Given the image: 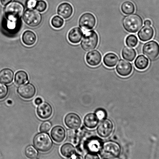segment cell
<instances>
[{
  "label": "cell",
  "mask_w": 159,
  "mask_h": 159,
  "mask_svg": "<svg viewBox=\"0 0 159 159\" xmlns=\"http://www.w3.org/2000/svg\"><path fill=\"white\" fill-rule=\"evenodd\" d=\"M25 154L26 157L30 159L36 158L38 155V152L34 147L32 145H29L25 150Z\"/></svg>",
  "instance_id": "f1b7e54d"
},
{
  "label": "cell",
  "mask_w": 159,
  "mask_h": 159,
  "mask_svg": "<svg viewBox=\"0 0 159 159\" xmlns=\"http://www.w3.org/2000/svg\"><path fill=\"white\" fill-rule=\"evenodd\" d=\"M64 20L58 16H55L51 20V24L55 29H60L62 27L64 24Z\"/></svg>",
  "instance_id": "f546056e"
},
{
  "label": "cell",
  "mask_w": 159,
  "mask_h": 159,
  "mask_svg": "<svg viewBox=\"0 0 159 159\" xmlns=\"http://www.w3.org/2000/svg\"><path fill=\"white\" fill-rule=\"evenodd\" d=\"M125 43L129 47L134 48L136 46L138 43V39L135 35H129L126 39Z\"/></svg>",
  "instance_id": "4dcf8cb0"
},
{
  "label": "cell",
  "mask_w": 159,
  "mask_h": 159,
  "mask_svg": "<svg viewBox=\"0 0 159 159\" xmlns=\"http://www.w3.org/2000/svg\"><path fill=\"white\" fill-rule=\"evenodd\" d=\"M8 93V89L7 86L4 83L0 82V100L5 98Z\"/></svg>",
  "instance_id": "1f68e13d"
},
{
  "label": "cell",
  "mask_w": 159,
  "mask_h": 159,
  "mask_svg": "<svg viewBox=\"0 0 159 159\" xmlns=\"http://www.w3.org/2000/svg\"><path fill=\"white\" fill-rule=\"evenodd\" d=\"M143 54L151 60H154L159 56V44L155 41H151L145 43L143 49Z\"/></svg>",
  "instance_id": "52a82bcc"
},
{
  "label": "cell",
  "mask_w": 159,
  "mask_h": 159,
  "mask_svg": "<svg viewBox=\"0 0 159 159\" xmlns=\"http://www.w3.org/2000/svg\"><path fill=\"white\" fill-rule=\"evenodd\" d=\"M121 152V147L118 143L109 140L103 143L100 154L104 158L112 159L116 158Z\"/></svg>",
  "instance_id": "277c9868"
},
{
  "label": "cell",
  "mask_w": 159,
  "mask_h": 159,
  "mask_svg": "<svg viewBox=\"0 0 159 159\" xmlns=\"http://www.w3.org/2000/svg\"><path fill=\"white\" fill-rule=\"evenodd\" d=\"M151 21L149 20H146L144 21V25L146 26H151Z\"/></svg>",
  "instance_id": "60d3db41"
},
{
  "label": "cell",
  "mask_w": 159,
  "mask_h": 159,
  "mask_svg": "<svg viewBox=\"0 0 159 159\" xmlns=\"http://www.w3.org/2000/svg\"><path fill=\"white\" fill-rule=\"evenodd\" d=\"M133 66L130 62L123 60H120L116 67L117 73L120 76L127 77L132 73Z\"/></svg>",
  "instance_id": "4fadbf2b"
},
{
  "label": "cell",
  "mask_w": 159,
  "mask_h": 159,
  "mask_svg": "<svg viewBox=\"0 0 159 159\" xmlns=\"http://www.w3.org/2000/svg\"><path fill=\"white\" fill-rule=\"evenodd\" d=\"M61 153L64 157L70 158L75 155L76 152L75 146L70 143H64L61 148Z\"/></svg>",
  "instance_id": "603a6c76"
},
{
  "label": "cell",
  "mask_w": 159,
  "mask_h": 159,
  "mask_svg": "<svg viewBox=\"0 0 159 159\" xmlns=\"http://www.w3.org/2000/svg\"><path fill=\"white\" fill-rule=\"evenodd\" d=\"M85 159H100L97 153L89 152L85 157Z\"/></svg>",
  "instance_id": "8d00e7d4"
},
{
  "label": "cell",
  "mask_w": 159,
  "mask_h": 159,
  "mask_svg": "<svg viewBox=\"0 0 159 159\" xmlns=\"http://www.w3.org/2000/svg\"><path fill=\"white\" fill-rule=\"evenodd\" d=\"M96 22L95 16L89 13L83 14L80 17L79 20L80 27L85 30H90L94 28Z\"/></svg>",
  "instance_id": "ba28073f"
},
{
  "label": "cell",
  "mask_w": 159,
  "mask_h": 159,
  "mask_svg": "<svg viewBox=\"0 0 159 159\" xmlns=\"http://www.w3.org/2000/svg\"><path fill=\"white\" fill-rule=\"evenodd\" d=\"M114 125L111 120L106 118L101 122L97 128V132L100 137L107 138L113 130Z\"/></svg>",
  "instance_id": "30bf717a"
},
{
  "label": "cell",
  "mask_w": 159,
  "mask_h": 159,
  "mask_svg": "<svg viewBox=\"0 0 159 159\" xmlns=\"http://www.w3.org/2000/svg\"><path fill=\"white\" fill-rule=\"evenodd\" d=\"M102 60L101 54L99 51L94 50L88 52L86 56V63L92 67H96L101 63Z\"/></svg>",
  "instance_id": "9a60e30c"
},
{
  "label": "cell",
  "mask_w": 159,
  "mask_h": 159,
  "mask_svg": "<svg viewBox=\"0 0 159 159\" xmlns=\"http://www.w3.org/2000/svg\"><path fill=\"white\" fill-rule=\"evenodd\" d=\"M52 127V124L50 121H45L40 126L39 130L41 132L46 133L50 130Z\"/></svg>",
  "instance_id": "836d02e7"
},
{
  "label": "cell",
  "mask_w": 159,
  "mask_h": 159,
  "mask_svg": "<svg viewBox=\"0 0 159 159\" xmlns=\"http://www.w3.org/2000/svg\"><path fill=\"white\" fill-rule=\"evenodd\" d=\"M47 8V4L43 0H40L38 1L35 8L40 12H44Z\"/></svg>",
  "instance_id": "d6a6232c"
},
{
  "label": "cell",
  "mask_w": 159,
  "mask_h": 159,
  "mask_svg": "<svg viewBox=\"0 0 159 159\" xmlns=\"http://www.w3.org/2000/svg\"><path fill=\"white\" fill-rule=\"evenodd\" d=\"M83 35V31L79 27H75L69 31L68 38L71 43L77 44L81 41Z\"/></svg>",
  "instance_id": "d6986e66"
},
{
  "label": "cell",
  "mask_w": 159,
  "mask_h": 159,
  "mask_svg": "<svg viewBox=\"0 0 159 159\" xmlns=\"http://www.w3.org/2000/svg\"><path fill=\"white\" fill-rule=\"evenodd\" d=\"M121 10L123 13L129 15L133 13L135 11V7L132 2L129 1H125L121 6Z\"/></svg>",
  "instance_id": "83f0119b"
},
{
  "label": "cell",
  "mask_w": 159,
  "mask_h": 159,
  "mask_svg": "<svg viewBox=\"0 0 159 159\" xmlns=\"http://www.w3.org/2000/svg\"><path fill=\"white\" fill-rule=\"evenodd\" d=\"M154 34V30L152 27L145 25L138 32V36L140 41L146 42L152 39Z\"/></svg>",
  "instance_id": "e0dca14e"
},
{
  "label": "cell",
  "mask_w": 159,
  "mask_h": 159,
  "mask_svg": "<svg viewBox=\"0 0 159 159\" xmlns=\"http://www.w3.org/2000/svg\"><path fill=\"white\" fill-rule=\"evenodd\" d=\"M28 78V75L25 71L20 70L15 74V82L18 85H21L27 82Z\"/></svg>",
  "instance_id": "4316f807"
},
{
  "label": "cell",
  "mask_w": 159,
  "mask_h": 159,
  "mask_svg": "<svg viewBox=\"0 0 159 159\" xmlns=\"http://www.w3.org/2000/svg\"><path fill=\"white\" fill-rule=\"evenodd\" d=\"M53 110L51 105L46 102H43L39 105L37 109V114L42 119L46 120L52 116Z\"/></svg>",
  "instance_id": "5bb4252c"
},
{
  "label": "cell",
  "mask_w": 159,
  "mask_h": 159,
  "mask_svg": "<svg viewBox=\"0 0 159 159\" xmlns=\"http://www.w3.org/2000/svg\"><path fill=\"white\" fill-rule=\"evenodd\" d=\"M38 0H27L26 2V6L29 9L35 8Z\"/></svg>",
  "instance_id": "d590c367"
},
{
  "label": "cell",
  "mask_w": 159,
  "mask_h": 159,
  "mask_svg": "<svg viewBox=\"0 0 159 159\" xmlns=\"http://www.w3.org/2000/svg\"><path fill=\"white\" fill-rule=\"evenodd\" d=\"M50 134L52 139L57 143H62L66 138L65 129L61 126H54L51 130Z\"/></svg>",
  "instance_id": "2e32d148"
},
{
  "label": "cell",
  "mask_w": 159,
  "mask_h": 159,
  "mask_svg": "<svg viewBox=\"0 0 159 159\" xmlns=\"http://www.w3.org/2000/svg\"><path fill=\"white\" fill-rule=\"evenodd\" d=\"M43 102V100L40 97H38L35 98L34 101L35 104L36 105H39Z\"/></svg>",
  "instance_id": "f35d334b"
},
{
  "label": "cell",
  "mask_w": 159,
  "mask_h": 159,
  "mask_svg": "<svg viewBox=\"0 0 159 159\" xmlns=\"http://www.w3.org/2000/svg\"><path fill=\"white\" fill-rule=\"evenodd\" d=\"M73 13V9L70 4L67 2L61 3L58 6L57 13L64 19H68L72 16Z\"/></svg>",
  "instance_id": "ac0fdd59"
},
{
  "label": "cell",
  "mask_w": 159,
  "mask_h": 159,
  "mask_svg": "<svg viewBox=\"0 0 159 159\" xmlns=\"http://www.w3.org/2000/svg\"><path fill=\"white\" fill-rule=\"evenodd\" d=\"M34 159H38L34 158Z\"/></svg>",
  "instance_id": "7bdbcfd3"
},
{
  "label": "cell",
  "mask_w": 159,
  "mask_h": 159,
  "mask_svg": "<svg viewBox=\"0 0 159 159\" xmlns=\"http://www.w3.org/2000/svg\"><path fill=\"white\" fill-rule=\"evenodd\" d=\"M37 40L36 35L30 30H27L23 33L22 41L26 45L31 46L35 44Z\"/></svg>",
  "instance_id": "cb8c5ba5"
},
{
  "label": "cell",
  "mask_w": 159,
  "mask_h": 159,
  "mask_svg": "<svg viewBox=\"0 0 159 159\" xmlns=\"http://www.w3.org/2000/svg\"><path fill=\"white\" fill-rule=\"evenodd\" d=\"M23 20L27 25L30 27H36L39 25L42 20V16L38 12L29 9L24 12L23 16Z\"/></svg>",
  "instance_id": "8992f818"
},
{
  "label": "cell",
  "mask_w": 159,
  "mask_h": 159,
  "mask_svg": "<svg viewBox=\"0 0 159 159\" xmlns=\"http://www.w3.org/2000/svg\"><path fill=\"white\" fill-rule=\"evenodd\" d=\"M118 60V57L116 54L113 52H109L103 57V62L106 67L112 68L116 66Z\"/></svg>",
  "instance_id": "7402d4cb"
},
{
  "label": "cell",
  "mask_w": 159,
  "mask_h": 159,
  "mask_svg": "<svg viewBox=\"0 0 159 159\" xmlns=\"http://www.w3.org/2000/svg\"><path fill=\"white\" fill-rule=\"evenodd\" d=\"M66 126L69 129H77L81 125V120L79 116L75 113H70L66 116L64 119Z\"/></svg>",
  "instance_id": "7c38bea8"
},
{
  "label": "cell",
  "mask_w": 159,
  "mask_h": 159,
  "mask_svg": "<svg viewBox=\"0 0 159 159\" xmlns=\"http://www.w3.org/2000/svg\"><path fill=\"white\" fill-rule=\"evenodd\" d=\"M12 0H0V2L3 6H7L10 3Z\"/></svg>",
  "instance_id": "74e56055"
},
{
  "label": "cell",
  "mask_w": 159,
  "mask_h": 159,
  "mask_svg": "<svg viewBox=\"0 0 159 159\" xmlns=\"http://www.w3.org/2000/svg\"><path fill=\"white\" fill-rule=\"evenodd\" d=\"M134 65L135 67L138 70H144L147 68L149 66V60L144 55H139L136 58L134 61Z\"/></svg>",
  "instance_id": "d4e9b609"
},
{
  "label": "cell",
  "mask_w": 159,
  "mask_h": 159,
  "mask_svg": "<svg viewBox=\"0 0 159 159\" xmlns=\"http://www.w3.org/2000/svg\"><path fill=\"white\" fill-rule=\"evenodd\" d=\"M95 114L99 120H104L107 117V112L104 109H97L96 111Z\"/></svg>",
  "instance_id": "e575fe53"
},
{
  "label": "cell",
  "mask_w": 159,
  "mask_h": 159,
  "mask_svg": "<svg viewBox=\"0 0 159 159\" xmlns=\"http://www.w3.org/2000/svg\"><path fill=\"white\" fill-rule=\"evenodd\" d=\"M103 144L101 139L97 137H92L84 142V149L89 152L97 153L100 152Z\"/></svg>",
  "instance_id": "9c48e42d"
},
{
  "label": "cell",
  "mask_w": 159,
  "mask_h": 159,
  "mask_svg": "<svg viewBox=\"0 0 159 159\" xmlns=\"http://www.w3.org/2000/svg\"><path fill=\"white\" fill-rule=\"evenodd\" d=\"M121 55L123 59L133 61L136 57L137 53L135 49L125 46L122 51Z\"/></svg>",
  "instance_id": "484cf974"
},
{
  "label": "cell",
  "mask_w": 159,
  "mask_h": 159,
  "mask_svg": "<svg viewBox=\"0 0 159 159\" xmlns=\"http://www.w3.org/2000/svg\"><path fill=\"white\" fill-rule=\"evenodd\" d=\"M14 74L10 69H4L0 71V82L10 84L13 81Z\"/></svg>",
  "instance_id": "ffe728a7"
},
{
  "label": "cell",
  "mask_w": 159,
  "mask_h": 159,
  "mask_svg": "<svg viewBox=\"0 0 159 159\" xmlns=\"http://www.w3.org/2000/svg\"><path fill=\"white\" fill-rule=\"evenodd\" d=\"M24 5L20 2L14 1L7 4L4 8L6 17L10 22V27H14L16 22L19 21L24 11Z\"/></svg>",
  "instance_id": "6da1fadb"
},
{
  "label": "cell",
  "mask_w": 159,
  "mask_h": 159,
  "mask_svg": "<svg viewBox=\"0 0 159 159\" xmlns=\"http://www.w3.org/2000/svg\"><path fill=\"white\" fill-rule=\"evenodd\" d=\"M35 148L41 152H48L52 149L53 142L48 134L41 132L36 134L33 141Z\"/></svg>",
  "instance_id": "7a4b0ae2"
},
{
  "label": "cell",
  "mask_w": 159,
  "mask_h": 159,
  "mask_svg": "<svg viewBox=\"0 0 159 159\" xmlns=\"http://www.w3.org/2000/svg\"><path fill=\"white\" fill-rule=\"evenodd\" d=\"M141 17L136 14L128 15L123 20V26L125 30L131 33H136L143 25Z\"/></svg>",
  "instance_id": "3957f363"
},
{
  "label": "cell",
  "mask_w": 159,
  "mask_h": 159,
  "mask_svg": "<svg viewBox=\"0 0 159 159\" xmlns=\"http://www.w3.org/2000/svg\"><path fill=\"white\" fill-rule=\"evenodd\" d=\"M107 159V158H103V159Z\"/></svg>",
  "instance_id": "b9f144b4"
},
{
  "label": "cell",
  "mask_w": 159,
  "mask_h": 159,
  "mask_svg": "<svg viewBox=\"0 0 159 159\" xmlns=\"http://www.w3.org/2000/svg\"><path fill=\"white\" fill-rule=\"evenodd\" d=\"M17 92L22 98L30 99L34 96L36 93V89L33 84L27 83L19 86L17 89Z\"/></svg>",
  "instance_id": "8fae6325"
},
{
  "label": "cell",
  "mask_w": 159,
  "mask_h": 159,
  "mask_svg": "<svg viewBox=\"0 0 159 159\" xmlns=\"http://www.w3.org/2000/svg\"><path fill=\"white\" fill-rule=\"evenodd\" d=\"M71 159H84L82 156L78 154H75Z\"/></svg>",
  "instance_id": "ab89813d"
},
{
  "label": "cell",
  "mask_w": 159,
  "mask_h": 159,
  "mask_svg": "<svg viewBox=\"0 0 159 159\" xmlns=\"http://www.w3.org/2000/svg\"><path fill=\"white\" fill-rule=\"evenodd\" d=\"M98 36L96 32L90 30L86 32L83 36L81 45L83 50L86 52L93 50L98 45Z\"/></svg>",
  "instance_id": "5b68a950"
},
{
  "label": "cell",
  "mask_w": 159,
  "mask_h": 159,
  "mask_svg": "<svg viewBox=\"0 0 159 159\" xmlns=\"http://www.w3.org/2000/svg\"><path fill=\"white\" fill-rule=\"evenodd\" d=\"M99 120L95 114L89 113L84 117V123L86 127L93 129L96 127L99 123Z\"/></svg>",
  "instance_id": "44dd1931"
}]
</instances>
